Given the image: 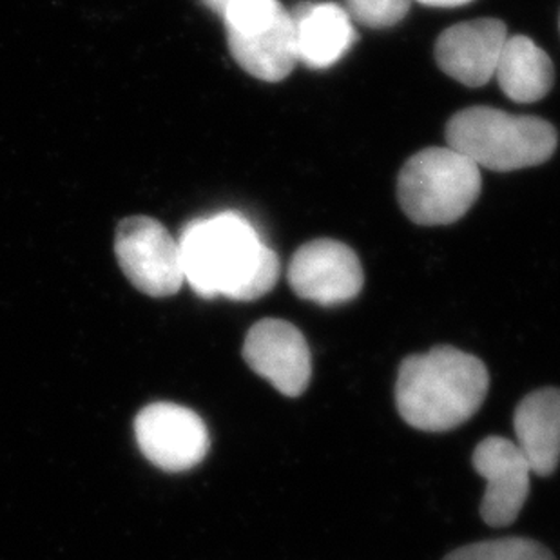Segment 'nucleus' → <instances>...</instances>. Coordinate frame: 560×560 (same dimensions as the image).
I'll use <instances>...</instances> for the list:
<instances>
[{
	"mask_svg": "<svg viewBox=\"0 0 560 560\" xmlns=\"http://www.w3.org/2000/svg\"><path fill=\"white\" fill-rule=\"evenodd\" d=\"M184 272L198 296L253 302L272 291L280 259L238 212H218L187 223L178 240Z\"/></svg>",
	"mask_w": 560,
	"mask_h": 560,
	"instance_id": "obj_1",
	"label": "nucleus"
},
{
	"mask_svg": "<svg viewBox=\"0 0 560 560\" xmlns=\"http://www.w3.org/2000/svg\"><path fill=\"white\" fill-rule=\"evenodd\" d=\"M488 388L490 375L479 358L443 345L402 360L397 412L412 429L448 432L479 412Z\"/></svg>",
	"mask_w": 560,
	"mask_h": 560,
	"instance_id": "obj_2",
	"label": "nucleus"
},
{
	"mask_svg": "<svg viewBox=\"0 0 560 560\" xmlns=\"http://www.w3.org/2000/svg\"><path fill=\"white\" fill-rule=\"evenodd\" d=\"M448 148L481 170L515 171L545 164L557 149V131L535 117H515L493 107H470L446 126Z\"/></svg>",
	"mask_w": 560,
	"mask_h": 560,
	"instance_id": "obj_3",
	"label": "nucleus"
},
{
	"mask_svg": "<svg viewBox=\"0 0 560 560\" xmlns=\"http://www.w3.org/2000/svg\"><path fill=\"white\" fill-rule=\"evenodd\" d=\"M481 170L452 148L423 149L402 165L397 198L419 225H448L470 211L481 192Z\"/></svg>",
	"mask_w": 560,
	"mask_h": 560,
	"instance_id": "obj_4",
	"label": "nucleus"
},
{
	"mask_svg": "<svg viewBox=\"0 0 560 560\" xmlns=\"http://www.w3.org/2000/svg\"><path fill=\"white\" fill-rule=\"evenodd\" d=\"M222 19L234 60L254 79L281 82L296 68L294 22L280 0H231Z\"/></svg>",
	"mask_w": 560,
	"mask_h": 560,
	"instance_id": "obj_5",
	"label": "nucleus"
},
{
	"mask_svg": "<svg viewBox=\"0 0 560 560\" xmlns=\"http://www.w3.org/2000/svg\"><path fill=\"white\" fill-rule=\"evenodd\" d=\"M115 253L127 280L148 296H173L186 283L180 244L153 218L124 220L117 229Z\"/></svg>",
	"mask_w": 560,
	"mask_h": 560,
	"instance_id": "obj_6",
	"label": "nucleus"
},
{
	"mask_svg": "<svg viewBox=\"0 0 560 560\" xmlns=\"http://www.w3.org/2000/svg\"><path fill=\"white\" fill-rule=\"evenodd\" d=\"M135 438L143 457L171 474L200 465L211 448L203 419L176 402H153L143 408L135 419Z\"/></svg>",
	"mask_w": 560,
	"mask_h": 560,
	"instance_id": "obj_7",
	"label": "nucleus"
},
{
	"mask_svg": "<svg viewBox=\"0 0 560 560\" xmlns=\"http://www.w3.org/2000/svg\"><path fill=\"white\" fill-rule=\"evenodd\" d=\"M289 283L298 296L322 307L354 300L363 289L360 258L336 240H314L302 245L289 265Z\"/></svg>",
	"mask_w": 560,
	"mask_h": 560,
	"instance_id": "obj_8",
	"label": "nucleus"
},
{
	"mask_svg": "<svg viewBox=\"0 0 560 560\" xmlns=\"http://www.w3.org/2000/svg\"><path fill=\"white\" fill-rule=\"evenodd\" d=\"M244 360L259 377L287 397H300L312 377L307 339L292 323L267 317L250 327L245 338Z\"/></svg>",
	"mask_w": 560,
	"mask_h": 560,
	"instance_id": "obj_9",
	"label": "nucleus"
},
{
	"mask_svg": "<svg viewBox=\"0 0 560 560\" xmlns=\"http://www.w3.org/2000/svg\"><path fill=\"white\" fill-rule=\"evenodd\" d=\"M477 474L487 481L482 495L481 517L492 528H504L523 512L529 495L532 466L517 444L506 438L482 439L471 457Z\"/></svg>",
	"mask_w": 560,
	"mask_h": 560,
	"instance_id": "obj_10",
	"label": "nucleus"
},
{
	"mask_svg": "<svg viewBox=\"0 0 560 560\" xmlns=\"http://www.w3.org/2000/svg\"><path fill=\"white\" fill-rule=\"evenodd\" d=\"M506 40V26L498 19L463 22L438 38L435 60L460 84L481 88L495 77Z\"/></svg>",
	"mask_w": 560,
	"mask_h": 560,
	"instance_id": "obj_11",
	"label": "nucleus"
},
{
	"mask_svg": "<svg viewBox=\"0 0 560 560\" xmlns=\"http://www.w3.org/2000/svg\"><path fill=\"white\" fill-rule=\"evenodd\" d=\"M298 62L327 69L349 54L358 40L349 13L334 2H303L291 11Z\"/></svg>",
	"mask_w": 560,
	"mask_h": 560,
	"instance_id": "obj_12",
	"label": "nucleus"
},
{
	"mask_svg": "<svg viewBox=\"0 0 560 560\" xmlns=\"http://www.w3.org/2000/svg\"><path fill=\"white\" fill-rule=\"evenodd\" d=\"M517 446L535 476L550 477L560 463V388H540L518 402L513 416Z\"/></svg>",
	"mask_w": 560,
	"mask_h": 560,
	"instance_id": "obj_13",
	"label": "nucleus"
},
{
	"mask_svg": "<svg viewBox=\"0 0 560 560\" xmlns=\"http://www.w3.org/2000/svg\"><path fill=\"white\" fill-rule=\"evenodd\" d=\"M495 77L508 98L529 104L550 93L553 85V63L548 54L532 38L523 35L508 37Z\"/></svg>",
	"mask_w": 560,
	"mask_h": 560,
	"instance_id": "obj_14",
	"label": "nucleus"
},
{
	"mask_svg": "<svg viewBox=\"0 0 560 560\" xmlns=\"http://www.w3.org/2000/svg\"><path fill=\"white\" fill-rule=\"evenodd\" d=\"M443 560H557L546 546L526 537L485 540L463 546Z\"/></svg>",
	"mask_w": 560,
	"mask_h": 560,
	"instance_id": "obj_15",
	"label": "nucleus"
},
{
	"mask_svg": "<svg viewBox=\"0 0 560 560\" xmlns=\"http://www.w3.org/2000/svg\"><path fill=\"white\" fill-rule=\"evenodd\" d=\"M412 0H345V11L361 26L392 27L401 22Z\"/></svg>",
	"mask_w": 560,
	"mask_h": 560,
	"instance_id": "obj_16",
	"label": "nucleus"
},
{
	"mask_svg": "<svg viewBox=\"0 0 560 560\" xmlns=\"http://www.w3.org/2000/svg\"><path fill=\"white\" fill-rule=\"evenodd\" d=\"M419 4L432 5V8H457L465 5L471 0H418Z\"/></svg>",
	"mask_w": 560,
	"mask_h": 560,
	"instance_id": "obj_17",
	"label": "nucleus"
},
{
	"mask_svg": "<svg viewBox=\"0 0 560 560\" xmlns=\"http://www.w3.org/2000/svg\"><path fill=\"white\" fill-rule=\"evenodd\" d=\"M201 2H203L209 10L214 11V13L222 16L223 11L228 10V5L231 0H201Z\"/></svg>",
	"mask_w": 560,
	"mask_h": 560,
	"instance_id": "obj_18",
	"label": "nucleus"
}]
</instances>
